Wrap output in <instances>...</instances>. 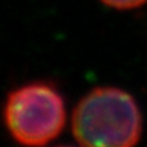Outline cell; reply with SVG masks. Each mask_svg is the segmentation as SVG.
<instances>
[{
  "label": "cell",
  "mask_w": 147,
  "mask_h": 147,
  "mask_svg": "<svg viewBox=\"0 0 147 147\" xmlns=\"http://www.w3.org/2000/svg\"><path fill=\"white\" fill-rule=\"evenodd\" d=\"M143 121L130 93L117 86H97L75 106L71 132L86 147H130L140 142Z\"/></svg>",
  "instance_id": "cell-1"
},
{
  "label": "cell",
  "mask_w": 147,
  "mask_h": 147,
  "mask_svg": "<svg viewBox=\"0 0 147 147\" xmlns=\"http://www.w3.org/2000/svg\"><path fill=\"white\" fill-rule=\"evenodd\" d=\"M106 7L114 8L117 10H130L137 9L147 4V0H99Z\"/></svg>",
  "instance_id": "cell-3"
},
{
  "label": "cell",
  "mask_w": 147,
  "mask_h": 147,
  "mask_svg": "<svg viewBox=\"0 0 147 147\" xmlns=\"http://www.w3.org/2000/svg\"><path fill=\"white\" fill-rule=\"evenodd\" d=\"M1 119L14 142L23 146H45L66 127V103L53 83L30 81L7 94Z\"/></svg>",
  "instance_id": "cell-2"
}]
</instances>
